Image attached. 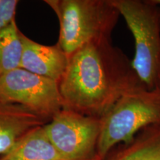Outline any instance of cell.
Instances as JSON below:
<instances>
[{"mask_svg":"<svg viewBox=\"0 0 160 160\" xmlns=\"http://www.w3.org/2000/svg\"><path fill=\"white\" fill-rule=\"evenodd\" d=\"M94 160H101V159H100L99 157H97V158H96V159H95Z\"/></svg>","mask_w":160,"mask_h":160,"instance_id":"cell-14","label":"cell"},{"mask_svg":"<svg viewBox=\"0 0 160 160\" xmlns=\"http://www.w3.org/2000/svg\"><path fill=\"white\" fill-rule=\"evenodd\" d=\"M43 121L42 117L27 108L0 97V155L26 133L43 126Z\"/></svg>","mask_w":160,"mask_h":160,"instance_id":"cell-8","label":"cell"},{"mask_svg":"<svg viewBox=\"0 0 160 160\" xmlns=\"http://www.w3.org/2000/svg\"><path fill=\"white\" fill-rule=\"evenodd\" d=\"M59 22L58 45L68 57L93 41L111 40L120 13L112 0H48Z\"/></svg>","mask_w":160,"mask_h":160,"instance_id":"cell-2","label":"cell"},{"mask_svg":"<svg viewBox=\"0 0 160 160\" xmlns=\"http://www.w3.org/2000/svg\"><path fill=\"white\" fill-rule=\"evenodd\" d=\"M153 2H154L156 4H157V5H160V0H153Z\"/></svg>","mask_w":160,"mask_h":160,"instance_id":"cell-13","label":"cell"},{"mask_svg":"<svg viewBox=\"0 0 160 160\" xmlns=\"http://www.w3.org/2000/svg\"><path fill=\"white\" fill-rule=\"evenodd\" d=\"M112 2L134 39L133 69L148 90H160V5L153 0Z\"/></svg>","mask_w":160,"mask_h":160,"instance_id":"cell-3","label":"cell"},{"mask_svg":"<svg viewBox=\"0 0 160 160\" xmlns=\"http://www.w3.org/2000/svg\"><path fill=\"white\" fill-rule=\"evenodd\" d=\"M18 2L17 0H0V31L7 28L15 20Z\"/></svg>","mask_w":160,"mask_h":160,"instance_id":"cell-12","label":"cell"},{"mask_svg":"<svg viewBox=\"0 0 160 160\" xmlns=\"http://www.w3.org/2000/svg\"><path fill=\"white\" fill-rule=\"evenodd\" d=\"M100 124V118L63 108L43 127L64 160H94L98 157Z\"/></svg>","mask_w":160,"mask_h":160,"instance_id":"cell-5","label":"cell"},{"mask_svg":"<svg viewBox=\"0 0 160 160\" xmlns=\"http://www.w3.org/2000/svg\"><path fill=\"white\" fill-rule=\"evenodd\" d=\"M22 57L21 32L15 20L0 31V77L19 68Z\"/></svg>","mask_w":160,"mask_h":160,"instance_id":"cell-11","label":"cell"},{"mask_svg":"<svg viewBox=\"0 0 160 160\" xmlns=\"http://www.w3.org/2000/svg\"><path fill=\"white\" fill-rule=\"evenodd\" d=\"M111 160H160V124L143 129L137 139Z\"/></svg>","mask_w":160,"mask_h":160,"instance_id":"cell-10","label":"cell"},{"mask_svg":"<svg viewBox=\"0 0 160 160\" xmlns=\"http://www.w3.org/2000/svg\"><path fill=\"white\" fill-rule=\"evenodd\" d=\"M0 97L43 118H53L65 107L59 82L21 68L0 77Z\"/></svg>","mask_w":160,"mask_h":160,"instance_id":"cell-6","label":"cell"},{"mask_svg":"<svg viewBox=\"0 0 160 160\" xmlns=\"http://www.w3.org/2000/svg\"><path fill=\"white\" fill-rule=\"evenodd\" d=\"M43 126L22 137L0 160H64L49 141Z\"/></svg>","mask_w":160,"mask_h":160,"instance_id":"cell-9","label":"cell"},{"mask_svg":"<svg viewBox=\"0 0 160 160\" xmlns=\"http://www.w3.org/2000/svg\"><path fill=\"white\" fill-rule=\"evenodd\" d=\"M97 157L105 160L114 146L129 144L136 133L160 124V90H137L121 97L100 119Z\"/></svg>","mask_w":160,"mask_h":160,"instance_id":"cell-4","label":"cell"},{"mask_svg":"<svg viewBox=\"0 0 160 160\" xmlns=\"http://www.w3.org/2000/svg\"><path fill=\"white\" fill-rule=\"evenodd\" d=\"M22 57L20 68L59 82L65 73L68 57L59 45H44L21 33Z\"/></svg>","mask_w":160,"mask_h":160,"instance_id":"cell-7","label":"cell"},{"mask_svg":"<svg viewBox=\"0 0 160 160\" xmlns=\"http://www.w3.org/2000/svg\"><path fill=\"white\" fill-rule=\"evenodd\" d=\"M59 88L64 108L101 119L124 95L146 88L128 56L111 40L102 39L68 57Z\"/></svg>","mask_w":160,"mask_h":160,"instance_id":"cell-1","label":"cell"}]
</instances>
